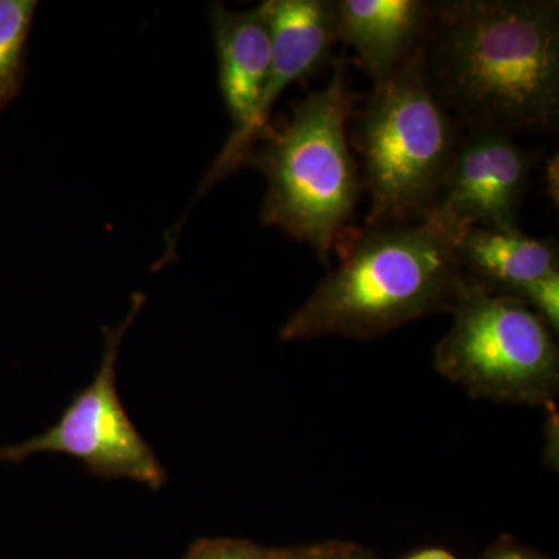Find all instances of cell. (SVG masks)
<instances>
[{"label":"cell","instance_id":"8992f818","mask_svg":"<svg viewBox=\"0 0 559 559\" xmlns=\"http://www.w3.org/2000/svg\"><path fill=\"white\" fill-rule=\"evenodd\" d=\"M145 294L131 297V310L119 325L106 326L105 353L94 381L75 395L53 428L20 444L0 448V462L20 463L43 452L68 454L105 479L128 477L146 487L165 484L162 468L150 444L143 440L124 412L117 392V358L121 340L145 305Z\"/></svg>","mask_w":559,"mask_h":559},{"label":"cell","instance_id":"277c9868","mask_svg":"<svg viewBox=\"0 0 559 559\" xmlns=\"http://www.w3.org/2000/svg\"><path fill=\"white\" fill-rule=\"evenodd\" d=\"M460 139L462 131L430 91L423 46L392 79L373 87L358 116L360 179L370 194L367 227L428 218Z\"/></svg>","mask_w":559,"mask_h":559},{"label":"cell","instance_id":"30bf717a","mask_svg":"<svg viewBox=\"0 0 559 559\" xmlns=\"http://www.w3.org/2000/svg\"><path fill=\"white\" fill-rule=\"evenodd\" d=\"M261 3L270 22L271 68L257 114L259 139L270 128L272 109L283 92L323 68L340 40L334 0H266Z\"/></svg>","mask_w":559,"mask_h":559},{"label":"cell","instance_id":"e0dca14e","mask_svg":"<svg viewBox=\"0 0 559 559\" xmlns=\"http://www.w3.org/2000/svg\"><path fill=\"white\" fill-rule=\"evenodd\" d=\"M544 179H546L547 197L551 204L558 209L559 204V164L558 154H554L544 165Z\"/></svg>","mask_w":559,"mask_h":559},{"label":"cell","instance_id":"9a60e30c","mask_svg":"<svg viewBox=\"0 0 559 559\" xmlns=\"http://www.w3.org/2000/svg\"><path fill=\"white\" fill-rule=\"evenodd\" d=\"M353 543L323 540V543L301 544V546L277 549L275 559H344Z\"/></svg>","mask_w":559,"mask_h":559},{"label":"cell","instance_id":"ac0fdd59","mask_svg":"<svg viewBox=\"0 0 559 559\" xmlns=\"http://www.w3.org/2000/svg\"><path fill=\"white\" fill-rule=\"evenodd\" d=\"M407 559H457L450 551L443 549H426L412 555Z\"/></svg>","mask_w":559,"mask_h":559},{"label":"cell","instance_id":"8fae6325","mask_svg":"<svg viewBox=\"0 0 559 559\" xmlns=\"http://www.w3.org/2000/svg\"><path fill=\"white\" fill-rule=\"evenodd\" d=\"M455 246L466 277L496 294L511 296L525 283L559 271L557 241L530 237L520 227H471Z\"/></svg>","mask_w":559,"mask_h":559},{"label":"cell","instance_id":"9c48e42d","mask_svg":"<svg viewBox=\"0 0 559 559\" xmlns=\"http://www.w3.org/2000/svg\"><path fill=\"white\" fill-rule=\"evenodd\" d=\"M433 10L426 0H334L337 38L381 86L425 46Z\"/></svg>","mask_w":559,"mask_h":559},{"label":"cell","instance_id":"4fadbf2b","mask_svg":"<svg viewBox=\"0 0 559 559\" xmlns=\"http://www.w3.org/2000/svg\"><path fill=\"white\" fill-rule=\"evenodd\" d=\"M532 308L544 322L549 325L551 333L559 331V271L550 272L544 277L525 283L511 294Z\"/></svg>","mask_w":559,"mask_h":559},{"label":"cell","instance_id":"7a4b0ae2","mask_svg":"<svg viewBox=\"0 0 559 559\" xmlns=\"http://www.w3.org/2000/svg\"><path fill=\"white\" fill-rule=\"evenodd\" d=\"M457 238L432 213L418 223L367 227L345 245L340 266L286 320L280 340H373L452 312L468 283Z\"/></svg>","mask_w":559,"mask_h":559},{"label":"cell","instance_id":"52a82bcc","mask_svg":"<svg viewBox=\"0 0 559 559\" xmlns=\"http://www.w3.org/2000/svg\"><path fill=\"white\" fill-rule=\"evenodd\" d=\"M538 162V151L524 148L502 132L462 134L432 215L457 237L471 227H518L522 200Z\"/></svg>","mask_w":559,"mask_h":559},{"label":"cell","instance_id":"d6986e66","mask_svg":"<svg viewBox=\"0 0 559 559\" xmlns=\"http://www.w3.org/2000/svg\"><path fill=\"white\" fill-rule=\"evenodd\" d=\"M344 559H374L373 555L369 554L366 549L358 546V544H353L352 549L348 550L347 557Z\"/></svg>","mask_w":559,"mask_h":559},{"label":"cell","instance_id":"ba28073f","mask_svg":"<svg viewBox=\"0 0 559 559\" xmlns=\"http://www.w3.org/2000/svg\"><path fill=\"white\" fill-rule=\"evenodd\" d=\"M218 60V83L231 120L230 138L202 180L200 197L238 170L255 148L257 114L271 68V31L263 3L245 11L215 2L209 9Z\"/></svg>","mask_w":559,"mask_h":559},{"label":"cell","instance_id":"2e32d148","mask_svg":"<svg viewBox=\"0 0 559 559\" xmlns=\"http://www.w3.org/2000/svg\"><path fill=\"white\" fill-rule=\"evenodd\" d=\"M479 559H550L540 551L524 546L513 536H500L495 544L481 554Z\"/></svg>","mask_w":559,"mask_h":559},{"label":"cell","instance_id":"6da1fadb","mask_svg":"<svg viewBox=\"0 0 559 559\" xmlns=\"http://www.w3.org/2000/svg\"><path fill=\"white\" fill-rule=\"evenodd\" d=\"M425 72L460 131H557L559 2H436Z\"/></svg>","mask_w":559,"mask_h":559},{"label":"cell","instance_id":"5bb4252c","mask_svg":"<svg viewBox=\"0 0 559 559\" xmlns=\"http://www.w3.org/2000/svg\"><path fill=\"white\" fill-rule=\"evenodd\" d=\"M277 549L260 546L252 540L204 538L191 544L183 559H275Z\"/></svg>","mask_w":559,"mask_h":559},{"label":"cell","instance_id":"3957f363","mask_svg":"<svg viewBox=\"0 0 559 559\" xmlns=\"http://www.w3.org/2000/svg\"><path fill=\"white\" fill-rule=\"evenodd\" d=\"M349 116L345 68L337 64L330 83L301 100L285 127L267 128L245 162L267 180L264 226L310 246L325 264L364 190L348 146Z\"/></svg>","mask_w":559,"mask_h":559},{"label":"cell","instance_id":"5b68a950","mask_svg":"<svg viewBox=\"0 0 559 559\" xmlns=\"http://www.w3.org/2000/svg\"><path fill=\"white\" fill-rule=\"evenodd\" d=\"M451 314L454 323L433 353L441 377L473 399L546 409L555 406L558 344L532 308L468 278Z\"/></svg>","mask_w":559,"mask_h":559},{"label":"cell","instance_id":"7c38bea8","mask_svg":"<svg viewBox=\"0 0 559 559\" xmlns=\"http://www.w3.org/2000/svg\"><path fill=\"white\" fill-rule=\"evenodd\" d=\"M36 7L35 0H0V109L20 94L24 84Z\"/></svg>","mask_w":559,"mask_h":559}]
</instances>
